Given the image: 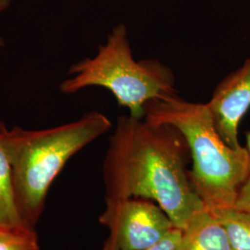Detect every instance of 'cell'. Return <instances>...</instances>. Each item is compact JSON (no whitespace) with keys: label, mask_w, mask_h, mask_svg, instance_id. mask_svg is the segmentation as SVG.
Listing matches in <instances>:
<instances>
[{"label":"cell","mask_w":250,"mask_h":250,"mask_svg":"<svg viewBox=\"0 0 250 250\" xmlns=\"http://www.w3.org/2000/svg\"><path fill=\"white\" fill-rule=\"evenodd\" d=\"M111 122L90 111L68 124L43 130L8 129L4 143L9 156L16 206L22 223L35 228L54 180L76 153L107 133Z\"/></svg>","instance_id":"obj_3"},{"label":"cell","mask_w":250,"mask_h":250,"mask_svg":"<svg viewBox=\"0 0 250 250\" xmlns=\"http://www.w3.org/2000/svg\"><path fill=\"white\" fill-rule=\"evenodd\" d=\"M206 104L224 142L234 149L244 147L239 142L238 130L250 107V58L216 85Z\"/></svg>","instance_id":"obj_6"},{"label":"cell","mask_w":250,"mask_h":250,"mask_svg":"<svg viewBox=\"0 0 250 250\" xmlns=\"http://www.w3.org/2000/svg\"><path fill=\"white\" fill-rule=\"evenodd\" d=\"M181 235L182 229L175 227L163 240L145 250H177Z\"/></svg>","instance_id":"obj_11"},{"label":"cell","mask_w":250,"mask_h":250,"mask_svg":"<svg viewBox=\"0 0 250 250\" xmlns=\"http://www.w3.org/2000/svg\"><path fill=\"white\" fill-rule=\"evenodd\" d=\"M99 223L108 230L101 250H147L175 228L161 206L144 198L106 203Z\"/></svg>","instance_id":"obj_5"},{"label":"cell","mask_w":250,"mask_h":250,"mask_svg":"<svg viewBox=\"0 0 250 250\" xmlns=\"http://www.w3.org/2000/svg\"><path fill=\"white\" fill-rule=\"evenodd\" d=\"M0 250H40L35 228L0 226Z\"/></svg>","instance_id":"obj_10"},{"label":"cell","mask_w":250,"mask_h":250,"mask_svg":"<svg viewBox=\"0 0 250 250\" xmlns=\"http://www.w3.org/2000/svg\"><path fill=\"white\" fill-rule=\"evenodd\" d=\"M145 110L146 121L172 125L184 135L192 161V185L206 208L212 211L233 208L250 176V155L245 146L234 149L224 142L207 104L175 94L153 99Z\"/></svg>","instance_id":"obj_2"},{"label":"cell","mask_w":250,"mask_h":250,"mask_svg":"<svg viewBox=\"0 0 250 250\" xmlns=\"http://www.w3.org/2000/svg\"><path fill=\"white\" fill-rule=\"evenodd\" d=\"M189 158L184 135L172 125L119 117L103 163L106 203L152 200L183 229L205 208L192 185Z\"/></svg>","instance_id":"obj_1"},{"label":"cell","mask_w":250,"mask_h":250,"mask_svg":"<svg viewBox=\"0 0 250 250\" xmlns=\"http://www.w3.org/2000/svg\"><path fill=\"white\" fill-rule=\"evenodd\" d=\"M8 128L0 121V226L25 225L22 223L16 206L12 170L4 143Z\"/></svg>","instance_id":"obj_8"},{"label":"cell","mask_w":250,"mask_h":250,"mask_svg":"<svg viewBox=\"0 0 250 250\" xmlns=\"http://www.w3.org/2000/svg\"><path fill=\"white\" fill-rule=\"evenodd\" d=\"M213 212L227 232L232 250H250V213L235 208Z\"/></svg>","instance_id":"obj_9"},{"label":"cell","mask_w":250,"mask_h":250,"mask_svg":"<svg viewBox=\"0 0 250 250\" xmlns=\"http://www.w3.org/2000/svg\"><path fill=\"white\" fill-rule=\"evenodd\" d=\"M67 75L59 86L62 94L104 87L136 119L145 118L149 101L176 94L174 74L168 66L157 60H134L125 24L114 27L97 54L72 64Z\"/></svg>","instance_id":"obj_4"},{"label":"cell","mask_w":250,"mask_h":250,"mask_svg":"<svg viewBox=\"0 0 250 250\" xmlns=\"http://www.w3.org/2000/svg\"><path fill=\"white\" fill-rule=\"evenodd\" d=\"M177 250H232V247L223 224L205 207L182 229Z\"/></svg>","instance_id":"obj_7"},{"label":"cell","mask_w":250,"mask_h":250,"mask_svg":"<svg viewBox=\"0 0 250 250\" xmlns=\"http://www.w3.org/2000/svg\"><path fill=\"white\" fill-rule=\"evenodd\" d=\"M233 208L250 213V176L240 188Z\"/></svg>","instance_id":"obj_12"},{"label":"cell","mask_w":250,"mask_h":250,"mask_svg":"<svg viewBox=\"0 0 250 250\" xmlns=\"http://www.w3.org/2000/svg\"><path fill=\"white\" fill-rule=\"evenodd\" d=\"M246 140H247V146H246V148L249 152V155H250V131H248L246 133Z\"/></svg>","instance_id":"obj_14"},{"label":"cell","mask_w":250,"mask_h":250,"mask_svg":"<svg viewBox=\"0 0 250 250\" xmlns=\"http://www.w3.org/2000/svg\"><path fill=\"white\" fill-rule=\"evenodd\" d=\"M11 4V0H0V15L9 9ZM5 45V40L0 36V48Z\"/></svg>","instance_id":"obj_13"}]
</instances>
